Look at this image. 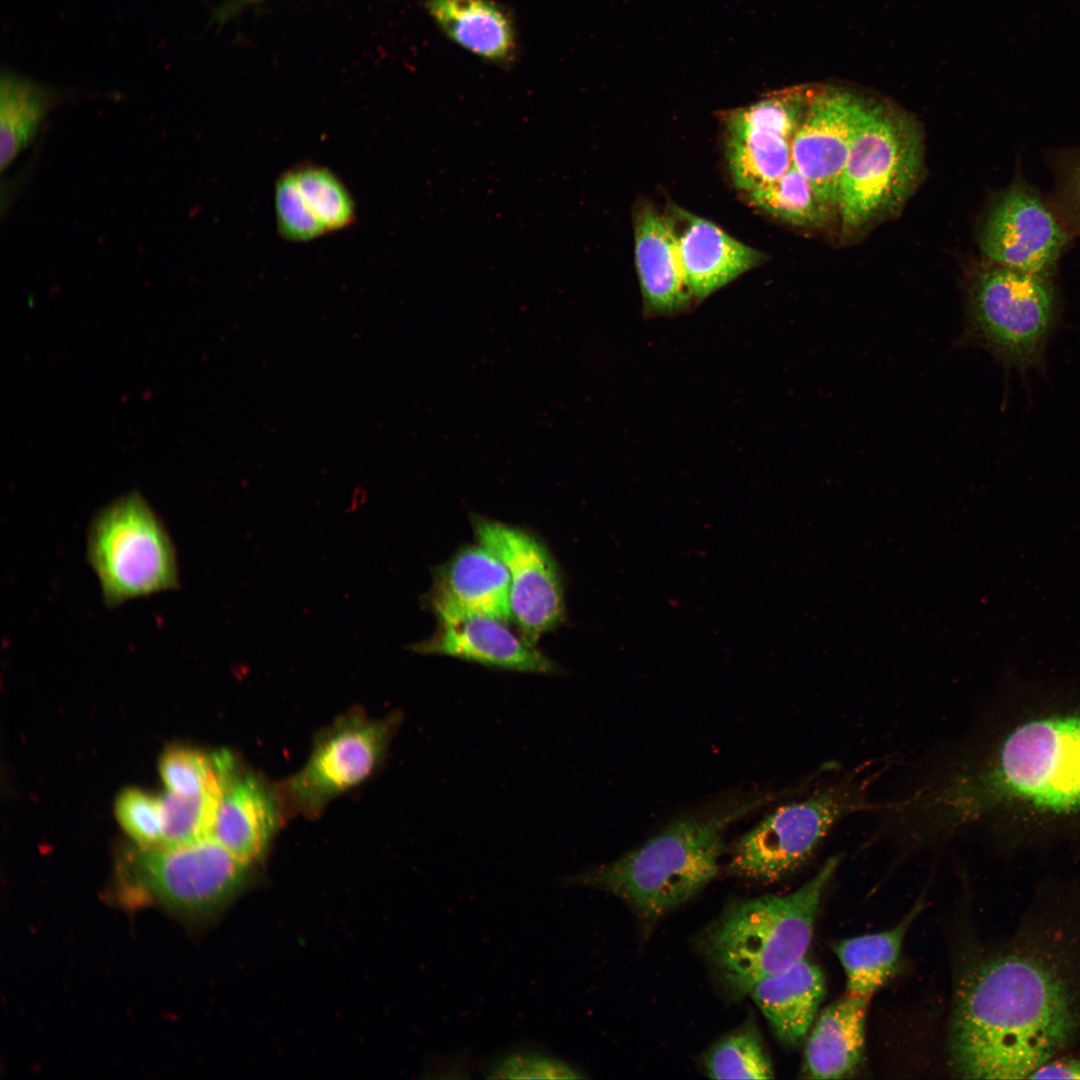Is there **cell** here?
I'll list each match as a JSON object with an SVG mask.
<instances>
[{"instance_id":"cell-2","label":"cell","mask_w":1080,"mask_h":1080,"mask_svg":"<svg viewBox=\"0 0 1080 1080\" xmlns=\"http://www.w3.org/2000/svg\"><path fill=\"white\" fill-rule=\"evenodd\" d=\"M1057 929L976 960L956 990L949 1064L967 1079H1023L1080 1033V950Z\"/></svg>"},{"instance_id":"cell-12","label":"cell","mask_w":1080,"mask_h":1080,"mask_svg":"<svg viewBox=\"0 0 1080 1080\" xmlns=\"http://www.w3.org/2000/svg\"><path fill=\"white\" fill-rule=\"evenodd\" d=\"M478 543L496 555L510 577L511 621L522 637L536 644L564 617L558 568L546 546L530 533L483 517L473 518Z\"/></svg>"},{"instance_id":"cell-21","label":"cell","mask_w":1080,"mask_h":1080,"mask_svg":"<svg viewBox=\"0 0 1080 1080\" xmlns=\"http://www.w3.org/2000/svg\"><path fill=\"white\" fill-rule=\"evenodd\" d=\"M868 1002L846 994L820 1012L805 1046L807 1078L840 1079L856 1071L863 1057Z\"/></svg>"},{"instance_id":"cell-15","label":"cell","mask_w":1080,"mask_h":1080,"mask_svg":"<svg viewBox=\"0 0 1080 1080\" xmlns=\"http://www.w3.org/2000/svg\"><path fill=\"white\" fill-rule=\"evenodd\" d=\"M510 577L486 547L462 548L434 575L430 604L440 624L484 616L511 621Z\"/></svg>"},{"instance_id":"cell-3","label":"cell","mask_w":1080,"mask_h":1080,"mask_svg":"<svg viewBox=\"0 0 1080 1080\" xmlns=\"http://www.w3.org/2000/svg\"><path fill=\"white\" fill-rule=\"evenodd\" d=\"M767 800L769 796L758 797L715 813L679 817L616 860L563 882L616 896L649 927L715 878L726 830Z\"/></svg>"},{"instance_id":"cell-19","label":"cell","mask_w":1080,"mask_h":1080,"mask_svg":"<svg viewBox=\"0 0 1080 1080\" xmlns=\"http://www.w3.org/2000/svg\"><path fill=\"white\" fill-rule=\"evenodd\" d=\"M732 180L745 193L771 183L792 166L793 137L749 105L722 113Z\"/></svg>"},{"instance_id":"cell-25","label":"cell","mask_w":1080,"mask_h":1080,"mask_svg":"<svg viewBox=\"0 0 1080 1080\" xmlns=\"http://www.w3.org/2000/svg\"><path fill=\"white\" fill-rule=\"evenodd\" d=\"M746 194L754 207L793 226L821 227L831 216L832 209L818 199L793 165L775 181Z\"/></svg>"},{"instance_id":"cell-17","label":"cell","mask_w":1080,"mask_h":1080,"mask_svg":"<svg viewBox=\"0 0 1080 1080\" xmlns=\"http://www.w3.org/2000/svg\"><path fill=\"white\" fill-rule=\"evenodd\" d=\"M669 212L667 217L695 300L707 298L766 258L706 219L679 207Z\"/></svg>"},{"instance_id":"cell-33","label":"cell","mask_w":1080,"mask_h":1080,"mask_svg":"<svg viewBox=\"0 0 1080 1080\" xmlns=\"http://www.w3.org/2000/svg\"><path fill=\"white\" fill-rule=\"evenodd\" d=\"M1055 209L1071 232L1080 234V148L1056 152L1051 159Z\"/></svg>"},{"instance_id":"cell-16","label":"cell","mask_w":1080,"mask_h":1080,"mask_svg":"<svg viewBox=\"0 0 1080 1080\" xmlns=\"http://www.w3.org/2000/svg\"><path fill=\"white\" fill-rule=\"evenodd\" d=\"M507 622L474 616L440 628L409 649L424 655L450 656L487 667L509 671L559 674L561 668L523 637L511 631Z\"/></svg>"},{"instance_id":"cell-5","label":"cell","mask_w":1080,"mask_h":1080,"mask_svg":"<svg viewBox=\"0 0 1080 1080\" xmlns=\"http://www.w3.org/2000/svg\"><path fill=\"white\" fill-rule=\"evenodd\" d=\"M86 559L107 607L180 585L177 551L158 513L138 492L113 499L92 516Z\"/></svg>"},{"instance_id":"cell-4","label":"cell","mask_w":1080,"mask_h":1080,"mask_svg":"<svg viewBox=\"0 0 1080 1080\" xmlns=\"http://www.w3.org/2000/svg\"><path fill=\"white\" fill-rule=\"evenodd\" d=\"M839 860L827 859L791 893L732 904L704 931L701 950L732 996L748 995L760 979L805 957L822 895Z\"/></svg>"},{"instance_id":"cell-28","label":"cell","mask_w":1080,"mask_h":1080,"mask_svg":"<svg viewBox=\"0 0 1080 1080\" xmlns=\"http://www.w3.org/2000/svg\"><path fill=\"white\" fill-rule=\"evenodd\" d=\"M704 1070L712 1079H772L774 1069L753 1023L728 1033L707 1051Z\"/></svg>"},{"instance_id":"cell-23","label":"cell","mask_w":1080,"mask_h":1080,"mask_svg":"<svg viewBox=\"0 0 1080 1080\" xmlns=\"http://www.w3.org/2000/svg\"><path fill=\"white\" fill-rule=\"evenodd\" d=\"M922 904L895 927L840 940L833 945L847 979V994L870 999L888 980L899 961L904 937Z\"/></svg>"},{"instance_id":"cell-20","label":"cell","mask_w":1080,"mask_h":1080,"mask_svg":"<svg viewBox=\"0 0 1080 1080\" xmlns=\"http://www.w3.org/2000/svg\"><path fill=\"white\" fill-rule=\"evenodd\" d=\"M749 995L776 1037L797 1046L814 1023L825 995V979L820 968L803 957L784 971L760 979Z\"/></svg>"},{"instance_id":"cell-18","label":"cell","mask_w":1080,"mask_h":1080,"mask_svg":"<svg viewBox=\"0 0 1080 1080\" xmlns=\"http://www.w3.org/2000/svg\"><path fill=\"white\" fill-rule=\"evenodd\" d=\"M634 242L644 313L672 316L686 311L695 299L667 215L641 205L634 215Z\"/></svg>"},{"instance_id":"cell-14","label":"cell","mask_w":1080,"mask_h":1080,"mask_svg":"<svg viewBox=\"0 0 1080 1080\" xmlns=\"http://www.w3.org/2000/svg\"><path fill=\"white\" fill-rule=\"evenodd\" d=\"M284 810L278 787L236 759L225 778L211 837L240 860L256 865L278 832Z\"/></svg>"},{"instance_id":"cell-13","label":"cell","mask_w":1080,"mask_h":1080,"mask_svg":"<svg viewBox=\"0 0 1080 1080\" xmlns=\"http://www.w3.org/2000/svg\"><path fill=\"white\" fill-rule=\"evenodd\" d=\"M869 104L836 88H816L791 143L792 165L818 199L837 208L843 168Z\"/></svg>"},{"instance_id":"cell-7","label":"cell","mask_w":1080,"mask_h":1080,"mask_svg":"<svg viewBox=\"0 0 1080 1080\" xmlns=\"http://www.w3.org/2000/svg\"><path fill=\"white\" fill-rule=\"evenodd\" d=\"M920 129L903 113L869 104L849 150L839 187L844 234L896 212L923 171Z\"/></svg>"},{"instance_id":"cell-34","label":"cell","mask_w":1080,"mask_h":1080,"mask_svg":"<svg viewBox=\"0 0 1080 1080\" xmlns=\"http://www.w3.org/2000/svg\"><path fill=\"white\" fill-rule=\"evenodd\" d=\"M1030 1079L1080 1080V1058H1051L1039 1066Z\"/></svg>"},{"instance_id":"cell-9","label":"cell","mask_w":1080,"mask_h":1080,"mask_svg":"<svg viewBox=\"0 0 1080 1080\" xmlns=\"http://www.w3.org/2000/svg\"><path fill=\"white\" fill-rule=\"evenodd\" d=\"M129 864L139 889L168 911L195 921L215 917L255 879L254 864L212 837L182 846L138 848Z\"/></svg>"},{"instance_id":"cell-31","label":"cell","mask_w":1080,"mask_h":1080,"mask_svg":"<svg viewBox=\"0 0 1080 1080\" xmlns=\"http://www.w3.org/2000/svg\"><path fill=\"white\" fill-rule=\"evenodd\" d=\"M273 199L277 231L284 240L304 243L328 234L306 206L290 168L276 180Z\"/></svg>"},{"instance_id":"cell-22","label":"cell","mask_w":1080,"mask_h":1080,"mask_svg":"<svg viewBox=\"0 0 1080 1080\" xmlns=\"http://www.w3.org/2000/svg\"><path fill=\"white\" fill-rule=\"evenodd\" d=\"M440 30L470 53L492 63L512 61L517 50L511 15L493 0H427Z\"/></svg>"},{"instance_id":"cell-8","label":"cell","mask_w":1080,"mask_h":1080,"mask_svg":"<svg viewBox=\"0 0 1080 1080\" xmlns=\"http://www.w3.org/2000/svg\"><path fill=\"white\" fill-rule=\"evenodd\" d=\"M965 337L1008 368H1038L1059 317L1050 277L991 264L972 279Z\"/></svg>"},{"instance_id":"cell-24","label":"cell","mask_w":1080,"mask_h":1080,"mask_svg":"<svg viewBox=\"0 0 1080 1080\" xmlns=\"http://www.w3.org/2000/svg\"><path fill=\"white\" fill-rule=\"evenodd\" d=\"M52 104V94L41 84L5 72L0 84V167L9 168L37 137Z\"/></svg>"},{"instance_id":"cell-10","label":"cell","mask_w":1080,"mask_h":1080,"mask_svg":"<svg viewBox=\"0 0 1080 1080\" xmlns=\"http://www.w3.org/2000/svg\"><path fill=\"white\" fill-rule=\"evenodd\" d=\"M401 721L400 712L376 719L360 708L339 716L315 736L303 768L277 786L284 807L319 817L331 801L380 767Z\"/></svg>"},{"instance_id":"cell-6","label":"cell","mask_w":1080,"mask_h":1080,"mask_svg":"<svg viewBox=\"0 0 1080 1080\" xmlns=\"http://www.w3.org/2000/svg\"><path fill=\"white\" fill-rule=\"evenodd\" d=\"M874 775L854 771L777 807L733 845L728 871L738 877L772 883L802 867L833 828L859 812H871L868 790Z\"/></svg>"},{"instance_id":"cell-29","label":"cell","mask_w":1080,"mask_h":1080,"mask_svg":"<svg viewBox=\"0 0 1080 1080\" xmlns=\"http://www.w3.org/2000/svg\"><path fill=\"white\" fill-rule=\"evenodd\" d=\"M220 796L216 793L183 796L168 790L163 793L159 797L163 818L160 847L188 845L211 837Z\"/></svg>"},{"instance_id":"cell-26","label":"cell","mask_w":1080,"mask_h":1080,"mask_svg":"<svg viewBox=\"0 0 1080 1080\" xmlns=\"http://www.w3.org/2000/svg\"><path fill=\"white\" fill-rule=\"evenodd\" d=\"M235 758L227 751L207 754L187 747H171L160 758V774L167 790L183 796L221 794Z\"/></svg>"},{"instance_id":"cell-27","label":"cell","mask_w":1080,"mask_h":1080,"mask_svg":"<svg viewBox=\"0 0 1080 1080\" xmlns=\"http://www.w3.org/2000/svg\"><path fill=\"white\" fill-rule=\"evenodd\" d=\"M290 169L306 206L328 234L353 224L355 201L341 178L330 168L302 163Z\"/></svg>"},{"instance_id":"cell-1","label":"cell","mask_w":1080,"mask_h":1080,"mask_svg":"<svg viewBox=\"0 0 1080 1080\" xmlns=\"http://www.w3.org/2000/svg\"><path fill=\"white\" fill-rule=\"evenodd\" d=\"M938 840L975 832L1005 850L1080 840V678H1013L913 784Z\"/></svg>"},{"instance_id":"cell-30","label":"cell","mask_w":1080,"mask_h":1080,"mask_svg":"<svg viewBox=\"0 0 1080 1080\" xmlns=\"http://www.w3.org/2000/svg\"><path fill=\"white\" fill-rule=\"evenodd\" d=\"M486 1078L496 1079H575L581 1071L542 1048L518 1046L500 1052L483 1065Z\"/></svg>"},{"instance_id":"cell-11","label":"cell","mask_w":1080,"mask_h":1080,"mask_svg":"<svg viewBox=\"0 0 1080 1080\" xmlns=\"http://www.w3.org/2000/svg\"><path fill=\"white\" fill-rule=\"evenodd\" d=\"M1070 232L1056 209L1018 173L989 207L979 242L993 264L1051 277Z\"/></svg>"},{"instance_id":"cell-32","label":"cell","mask_w":1080,"mask_h":1080,"mask_svg":"<svg viewBox=\"0 0 1080 1080\" xmlns=\"http://www.w3.org/2000/svg\"><path fill=\"white\" fill-rule=\"evenodd\" d=\"M116 816L139 849L159 848L163 818L160 798L137 789L122 791L115 805Z\"/></svg>"}]
</instances>
